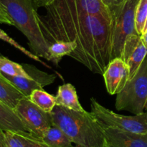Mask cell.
Masks as SVG:
<instances>
[{
  "label": "cell",
  "instance_id": "1",
  "mask_svg": "<svg viewBox=\"0 0 147 147\" xmlns=\"http://www.w3.org/2000/svg\"><path fill=\"white\" fill-rule=\"evenodd\" d=\"M39 22L49 45L57 40L75 41L70 57L94 73L103 76L113 57L112 19L101 14L65 17L39 15Z\"/></svg>",
  "mask_w": 147,
  "mask_h": 147
},
{
  "label": "cell",
  "instance_id": "2",
  "mask_svg": "<svg viewBox=\"0 0 147 147\" xmlns=\"http://www.w3.org/2000/svg\"><path fill=\"white\" fill-rule=\"evenodd\" d=\"M53 124L60 128L77 147H106L103 127L92 112L76 111L55 106L50 113Z\"/></svg>",
  "mask_w": 147,
  "mask_h": 147
},
{
  "label": "cell",
  "instance_id": "3",
  "mask_svg": "<svg viewBox=\"0 0 147 147\" xmlns=\"http://www.w3.org/2000/svg\"><path fill=\"white\" fill-rule=\"evenodd\" d=\"M0 4L17 27L28 40L32 53L50 61V45L39 22L37 7L32 0H0Z\"/></svg>",
  "mask_w": 147,
  "mask_h": 147
},
{
  "label": "cell",
  "instance_id": "4",
  "mask_svg": "<svg viewBox=\"0 0 147 147\" xmlns=\"http://www.w3.org/2000/svg\"><path fill=\"white\" fill-rule=\"evenodd\" d=\"M147 103V56L132 78L117 94V111H126L134 115L144 113Z\"/></svg>",
  "mask_w": 147,
  "mask_h": 147
},
{
  "label": "cell",
  "instance_id": "5",
  "mask_svg": "<svg viewBox=\"0 0 147 147\" xmlns=\"http://www.w3.org/2000/svg\"><path fill=\"white\" fill-rule=\"evenodd\" d=\"M91 112L102 127H111L136 134H147V111L133 116L119 114L90 98Z\"/></svg>",
  "mask_w": 147,
  "mask_h": 147
},
{
  "label": "cell",
  "instance_id": "6",
  "mask_svg": "<svg viewBox=\"0 0 147 147\" xmlns=\"http://www.w3.org/2000/svg\"><path fill=\"white\" fill-rule=\"evenodd\" d=\"M139 1V0H126L121 7L112 14L113 59L121 57L127 37L131 34H138L135 25V13Z\"/></svg>",
  "mask_w": 147,
  "mask_h": 147
},
{
  "label": "cell",
  "instance_id": "7",
  "mask_svg": "<svg viewBox=\"0 0 147 147\" xmlns=\"http://www.w3.org/2000/svg\"><path fill=\"white\" fill-rule=\"evenodd\" d=\"M45 17H65L81 14H101L113 18V14L103 0H55L46 7Z\"/></svg>",
  "mask_w": 147,
  "mask_h": 147
},
{
  "label": "cell",
  "instance_id": "8",
  "mask_svg": "<svg viewBox=\"0 0 147 147\" xmlns=\"http://www.w3.org/2000/svg\"><path fill=\"white\" fill-rule=\"evenodd\" d=\"M14 111L30 133L37 139H41L47 129L53 125L50 113L36 106L29 98L22 99Z\"/></svg>",
  "mask_w": 147,
  "mask_h": 147
},
{
  "label": "cell",
  "instance_id": "9",
  "mask_svg": "<svg viewBox=\"0 0 147 147\" xmlns=\"http://www.w3.org/2000/svg\"><path fill=\"white\" fill-rule=\"evenodd\" d=\"M22 65L30 75L29 78L14 77L1 74L27 98H30L33 90L43 89V88L52 84L55 80V75L42 71L32 65L22 64Z\"/></svg>",
  "mask_w": 147,
  "mask_h": 147
},
{
  "label": "cell",
  "instance_id": "10",
  "mask_svg": "<svg viewBox=\"0 0 147 147\" xmlns=\"http://www.w3.org/2000/svg\"><path fill=\"white\" fill-rule=\"evenodd\" d=\"M146 56L147 46L142 36L138 34L129 35L125 42L121 57L129 66V79L135 76Z\"/></svg>",
  "mask_w": 147,
  "mask_h": 147
},
{
  "label": "cell",
  "instance_id": "11",
  "mask_svg": "<svg viewBox=\"0 0 147 147\" xmlns=\"http://www.w3.org/2000/svg\"><path fill=\"white\" fill-rule=\"evenodd\" d=\"M129 67L120 57L112 60L103 73L106 90L111 95H117L129 79Z\"/></svg>",
  "mask_w": 147,
  "mask_h": 147
},
{
  "label": "cell",
  "instance_id": "12",
  "mask_svg": "<svg viewBox=\"0 0 147 147\" xmlns=\"http://www.w3.org/2000/svg\"><path fill=\"white\" fill-rule=\"evenodd\" d=\"M106 147H147V134H136L111 127H103Z\"/></svg>",
  "mask_w": 147,
  "mask_h": 147
},
{
  "label": "cell",
  "instance_id": "13",
  "mask_svg": "<svg viewBox=\"0 0 147 147\" xmlns=\"http://www.w3.org/2000/svg\"><path fill=\"white\" fill-rule=\"evenodd\" d=\"M0 129L4 131H12L21 135H32L15 112L0 100Z\"/></svg>",
  "mask_w": 147,
  "mask_h": 147
},
{
  "label": "cell",
  "instance_id": "14",
  "mask_svg": "<svg viewBox=\"0 0 147 147\" xmlns=\"http://www.w3.org/2000/svg\"><path fill=\"white\" fill-rule=\"evenodd\" d=\"M55 99L56 106H63L76 111H86L79 102L76 88L71 83H65L59 86Z\"/></svg>",
  "mask_w": 147,
  "mask_h": 147
},
{
  "label": "cell",
  "instance_id": "15",
  "mask_svg": "<svg viewBox=\"0 0 147 147\" xmlns=\"http://www.w3.org/2000/svg\"><path fill=\"white\" fill-rule=\"evenodd\" d=\"M26 96L0 73V100L14 109Z\"/></svg>",
  "mask_w": 147,
  "mask_h": 147
},
{
  "label": "cell",
  "instance_id": "16",
  "mask_svg": "<svg viewBox=\"0 0 147 147\" xmlns=\"http://www.w3.org/2000/svg\"><path fill=\"white\" fill-rule=\"evenodd\" d=\"M50 147H76L64 131L53 124L41 139Z\"/></svg>",
  "mask_w": 147,
  "mask_h": 147
},
{
  "label": "cell",
  "instance_id": "17",
  "mask_svg": "<svg viewBox=\"0 0 147 147\" xmlns=\"http://www.w3.org/2000/svg\"><path fill=\"white\" fill-rule=\"evenodd\" d=\"M77 48V43L75 41L57 40L50 44L48 50L50 61L57 65L63 57L70 55Z\"/></svg>",
  "mask_w": 147,
  "mask_h": 147
},
{
  "label": "cell",
  "instance_id": "18",
  "mask_svg": "<svg viewBox=\"0 0 147 147\" xmlns=\"http://www.w3.org/2000/svg\"><path fill=\"white\" fill-rule=\"evenodd\" d=\"M29 98L36 106L47 113H51L56 106L55 96L47 93L43 89L33 90Z\"/></svg>",
  "mask_w": 147,
  "mask_h": 147
},
{
  "label": "cell",
  "instance_id": "19",
  "mask_svg": "<svg viewBox=\"0 0 147 147\" xmlns=\"http://www.w3.org/2000/svg\"><path fill=\"white\" fill-rule=\"evenodd\" d=\"M0 73L14 77H30L22 65L11 61L2 55L0 57Z\"/></svg>",
  "mask_w": 147,
  "mask_h": 147
},
{
  "label": "cell",
  "instance_id": "20",
  "mask_svg": "<svg viewBox=\"0 0 147 147\" xmlns=\"http://www.w3.org/2000/svg\"><path fill=\"white\" fill-rule=\"evenodd\" d=\"M147 19V0H139L135 13V25L139 35L143 34Z\"/></svg>",
  "mask_w": 147,
  "mask_h": 147
},
{
  "label": "cell",
  "instance_id": "21",
  "mask_svg": "<svg viewBox=\"0 0 147 147\" xmlns=\"http://www.w3.org/2000/svg\"><path fill=\"white\" fill-rule=\"evenodd\" d=\"M4 132L7 139V147H24V144L21 134L12 131Z\"/></svg>",
  "mask_w": 147,
  "mask_h": 147
},
{
  "label": "cell",
  "instance_id": "22",
  "mask_svg": "<svg viewBox=\"0 0 147 147\" xmlns=\"http://www.w3.org/2000/svg\"><path fill=\"white\" fill-rule=\"evenodd\" d=\"M24 147H50L42 140L35 138L32 135H22Z\"/></svg>",
  "mask_w": 147,
  "mask_h": 147
},
{
  "label": "cell",
  "instance_id": "23",
  "mask_svg": "<svg viewBox=\"0 0 147 147\" xmlns=\"http://www.w3.org/2000/svg\"><path fill=\"white\" fill-rule=\"evenodd\" d=\"M126 1V0H103V3L107 6L112 14L113 11L121 7Z\"/></svg>",
  "mask_w": 147,
  "mask_h": 147
},
{
  "label": "cell",
  "instance_id": "24",
  "mask_svg": "<svg viewBox=\"0 0 147 147\" xmlns=\"http://www.w3.org/2000/svg\"><path fill=\"white\" fill-rule=\"evenodd\" d=\"M0 24H6L14 26V23L6 12L4 9L1 7V4H0Z\"/></svg>",
  "mask_w": 147,
  "mask_h": 147
},
{
  "label": "cell",
  "instance_id": "25",
  "mask_svg": "<svg viewBox=\"0 0 147 147\" xmlns=\"http://www.w3.org/2000/svg\"><path fill=\"white\" fill-rule=\"evenodd\" d=\"M55 0H34V5L37 8L38 7H47L51 5Z\"/></svg>",
  "mask_w": 147,
  "mask_h": 147
},
{
  "label": "cell",
  "instance_id": "26",
  "mask_svg": "<svg viewBox=\"0 0 147 147\" xmlns=\"http://www.w3.org/2000/svg\"><path fill=\"white\" fill-rule=\"evenodd\" d=\"M0 147H7L5 132L0 129Z\"/></svg>",
  "mask_w": 147,
  "mask_h": 147
},
{
  "label": "cell",
  "instance_id": "27",
  "mask_svg": "<svg viewBox=\"0 0 147 147\" xmlns=\"http://www.w3.org/2000/svg\"><path fill=\"white\" fill-rule=\"evenodd\" d=\"M141 36H142V39L144 41V42L145 45L147 46V30L144 33H143Z\"/></svg>",
  "mask_w": 147,
  "mask_h": 147
},
{
  "label": "cell",
  "instance_id": "28",
  "mask_svg": "<svg viewBox=\"0 0 147 147\" xmlns=\"http://www.w3.org/2000/svg\"><path fill=\"white\" fill-rule=\"evenodd\" d=\"M146 30H147V19H146V24H145V26H144V29L143 33H144Z\"/></svg>",
  "mask_w": 147,
  "mask_h": 147
},
{
  "label": "cell",
  "instance_id": "29",
  "mask_svg": "<svg viewBox=\"0 0 147 147\" xmlns=\"http://www.w3.org/2000/svg\"><path fill=\"white\" fill-rule=\"evenodd\" d=\"M145 110L147 111V103H146V108H145Z\"/></svg>",
  "mask_w": 147,
  "mask_h": 147
},
{
  "label": "cell",
  "instance_id": "30",
  "mask_svg": "<svg viewBox=\"0 0 147 147\" xmlns=\"http://www.w3.org/2000/svg\"><path fill=\"white\" fill-rule=\"evenodd\" d=\"M1 54H0V57H1Z\"/></svg>",
  "mask_w": 147,
  "mask_h": 147
}]
</instances>
